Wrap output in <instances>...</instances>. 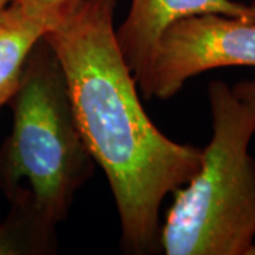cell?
<instances>
[{"label": "cell", "instance_id": "obj_1", "mask_svg": "<svg viewBox=\"0 0 255 255\" xmlns=\"http://www.w3.org/2000/svg\"><path fill=\"white\" fill-rule=\"evenodd\" d=\"M117 0H75L44 38L61 64L74 117L92 160L108 179L127 253L160 247L159 211L199 172L203 149L163 135L146 115L119 48Z\"/></svg>", "mask_w": 255, "mask_h": 255}, {"label": "cell", "instance_id": "obj_2", "mask_svg": "<svg viewBox=\"0 0 255 255\" xmlns=\"http://www.w3.org/2000/svg\"><path fill=\"white\" fill-rule=\"evenodd\" d=\"M13 128L0 150V179L14 203L54 230L92 172L74 117L67 81L43 38L30 53L10 100Z\"/></svg>", "mask_w": 255, "mask_h": 255}, {"label": "cell", "instance_id": "obj_3", "mask_svg": "<svg viewBox=\"0 0 255 255\" xmlns=\"http://www.w3.org/2000/svg\"><path fill=\"white\" fill-rule=\"evenodd\" d=\"M213 135L199 172L174 191L160 228L167 255H255V110L226 82L209 85Z\"/></svg>", "mask_w": 255, "mask_h": 255}, {"label": "cell", "instance_id": "obj_4", "mask_svg": "<svg viewBox=\"0 0 255 255\" xmlns=\"http://www.w3.org/2000/svg\"><path fill=\"white\" fill-rule=\"evenodd\" d=\"M226 67H255V21L221 14L182 18L164 31L145 77L146 98H170L197 74Z\"/></svg>", "mask_w": 255, "mask_h": 255}, {"label": "cell", "instance_id": "obj_5", "mask_svg": "<svg viewBox=\"0 0 255 255\" xmlns=\"http://www.w3.org/2000/svg\"><path fill=\"white\" fill-rule=\"evenodd\" d=\"M200 14L255 21V4L234 0H130L117 40L136 82L145 77L164 31L177 20Z\"/></svg>", "mask_w": 255, "mask_h": 255}, {"label": "cell", "instance_id": "obj_6", "mask_svg": "<svg viewBox=\"0 0 255 255\" xmlns=\"http://www.w3.org/2000/svg\"><path fill=\"white\" fill-rule=\"evenodd\" d=\"M57 23L30 14L16 0L0 9V108L17 91L30 53Z\"/></svg>", "mask_w": 255, "mask_h": 255}, {"label": "cell", "instance_id": "obj_7", "mask_svg": "<svg viewBox=\"0 0 255 255\" xmlns=\"http://www.w3.org/2000/svg\"><path fill=\"white\" fill-rule=\"evenodd\" d=\"M23 9L37 17L58 21L63 13L75 0H16Z\"/></svg>", "mask_w": 255, "mask_h": 255}, {"label": "cell", "instance_id": "obj_8", "mask_svg": "<svg viewBox=\"0 0 255 255\" xmlns=\"http://www.w3.org/2000/svg\"><path fill=\"white\" fill-rule=\"evenodd\" d=\"M233 92L238 100L246 102L255 110V80L238 82L233 87Z\"/></svg>", "mask_w": 255, "mask_h": 255}, {"label": "cell", "instance_id": "obj_9", "mask_svg": "<svg viewBox=\"0 0 255 255\" xmlns=\"http://www.w3.org/2000/svg\"><path fill=\"white\" fill-rule=\"evenodd\" d=\"M9 1H11V0H0V9H1L3 6H6V4H7Z\"/></svg>", "mask_w": 255, "mask_h": 255}]
</instances>
